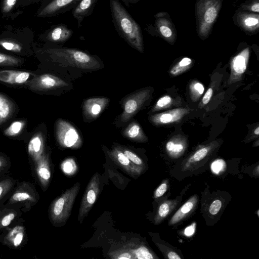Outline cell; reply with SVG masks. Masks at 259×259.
<instances>
[{"label":"cell","mask_w":259,"mask_h":259,"mask_svg":"<svg viewBox=\"0 0 259 259\" xmlns=\"http://www.w3.org/2000/svg\"><path fill=\"white\" fill-rule=\"evenodd\" d=\"M112 21L118 34L131 47L142 53L143 38L141 28L118 0H110Z\"/></svg>","instance_id":"1"},{"label":"cell","mask_w":259,"mask_h":259,"mask_svg":"<svg viewBox=\"0 0 259 259\" xmlns=\"http://www.w3.org/2000/svg\"><path fill=\"white\" fill-rule=\"evenodd\" d=\"M38 51L47 55L53 61L80 69L95 70L100 67L95 57L76 49L47 46Z\"/></svg>","instance_id":"2"},{"label":"cell","mask_w":259,"mask_h":259,"mask_svg":"<svg viewBox=\"0 0 259 259\" xmlns=\"http://www.w3.org/2000/svg\"><path fill=\"white\" fill-rule=\"evenodd\" d=\"M33 30L28 26L5 25L0 33V48L18 54L27 51L32 44Z\"/></svg>","instance_id":"3"},{"label":"cell","mask_w":259,"mask_h":259,"mask_svg":"<svg viewBox=\"0 0 259 259\" xmlns=\"http://www.w3.org/2000/svg\"><path fill=\"white\" fill-rule=\"evenodd\" d=\"M80 187V183L77 182L52 202L49 216L54 225H63L68 220Z\"/></svg>","instance_id":"4"},{"label":"cell","mask_w":259,"mask_h":259,"mask_svg":"<svg viewBox=\"0 0 259 259\" xmlns=\"http://www.w3.org/2000/svg\"><path fill=\"white\" fill-rule=\"evenodd\" d=\"M221 5V0H199L197 3L198 34L202 38H205L209 35Z\"/></svg>","instance_id":"5"},{"label":"cell","mask_w":259,"mask_h":259,"mask_svg":"<svg viewBox=\"0 0 259 259\" xmlns=\"http://www.w3.org/2000/svg\"><path fill=\"white\" fill-rule=\"evenodd\" d=\"M57 140L63 147L78 149L82 144V139L76 129L68 122L58 119L56 124Z\"/></svg>","instance_id":"6"},{"label":"cell","mask_w":259,"mask_h":259,"mask_svg":"<svg viewBox=\"0 0 259 259\" xmlns=\"http://www.w3.org/2000/svg\"><path fill=\"white\" fill-rule=\"evenodd\" d=\"M100 175L96 172L90 180L81 201L77 218L80 223L88 215L95 203L100 193Z\"/></svg>","instance_id":"7"},{"label":"cell","mask_w":259,"mask_h":259,"mask_svg":"<svg viewBox=\"0 0 259 259\" xmlns=\"http://www.w3.org/2000/svg\"><path fill=\"white\" fill-rule=\"evenodd\" d=\"M150 93V90L143 89L133 93L124 100L120 117L122 122L129 121L140 110L149 99Z\"/></svg>","instance_id":"8"},{"label":"cell","mask_w":259,"mask_h":259,"mask_svg":"<svg viewBox=\"0 0 259 259\" xmlns=\"http://www.w3.org/2000/svg\"><path fill=\"white\" fill-rule=\"evenodd\" d=\"M80 0H52L40 6L36 16L39 18H48L57 16L74 8Z\"/></svg>","instance_id":"9"},{"label":"cell","mask_w":259,"mask_h":259,"mask_svg":"<svg viewBox=\"0 0 259 259\" xmlns=\"http://www.w3.org/2000/svg\"><path fill=\"white\" fill-rule=\"evenodd\" d=\"M73 30L66 24L61 23L52 26L40 34L39 38L48 44H61L71 37Z\"/></svg>","instance_id":"10"},{"label":"cell","mask_w":259,"mask_h":259,"mask_svg":"<svg viewBox=\"0 0 259 259\" xmlns=\"http://www.w3.org/2000/svg\"><path fill=\"white\" fill-rule=\"evenodd\" d=\"M28 87L34 91H47L66 87L68 83L61 78L50 74L35 76L28 82Z\"/></svg>","instance_id":"11"},{"label":"cell","mask_w":259,"mask_h":259,"mask_svg":"<svg viewBox=\"0 0 259 259\" xmlns=\"http://www.w3.org/2000/svg\"><path fill=\"white\" fill-rule=\"evenodd\" d=\"M37 196L32 187L27 183H23L14 192L9 202L11 204L19 202L23 203L26 209H29L37 202Z\"/></svg>","instance_id":"12"},{"label":"cell","mask_w":259,"mask_h":259,"mask_svg":"<svg viewBox=\"0 0 259 259\" xmlns=\"http://www.w3.org/2000/svg\"><path fill=\"white\" fill-rule=\"evenodd\" d=\"M250 51L246 48L235 56L230 63L231 73L228 83L231 84L241 80L247 68Z\"/></svg>","instance_id":"13"},{"label":"cell","mask_w":259,"mask_h":259,"mask_svg":"<svg viewBox=\"0 0 259 259\" xmlns=\"http://www.w3.org/2000/svg\"><path fill=\"white\" fill-rule=\"evenodd\" d=\"M190 112L186 108H177L150 116V121L154 124L165 125L178 123Z\"/></svg>","instance_id":"14"},{"label":"cell","mask_w":259,"mask_h":259,"mask_svg":"<svg viewBox=\"0 0 259 259\" xmlns=\"http://www.w3.org/2000/svg\"><path fill=\"white\" fill-rule=\"evenodd\" d=\"M111 159L128 175L136 178L143 170L131 161L119 148L115 147L108 152Z\"/></svg>","instance_id":"15"},{"label":"cell","mask_w":259,"mask_h":259,"mask_svg":"<svg viewBox=\"0 0 259 259\" xmlns=\"http://www.w3.org/2000/svg\"><path fill=\"white\" fill-rule=\"evenodd\" d=\"M109 101V98L105 97L92 98L86 100L83 106L84 115L89 119L97 118L104 110Z\"/></svg>","instance_id":"16"},{"label":"cell","mask_w":259,"mask_h":259,"mask_svg":"<svg viewBox=\"0 0 259 259\" xmlns=\"http://www.w3.org/2000/svg\"><path fill=\"white\" fill-rule=\"evenodd\" d=\"M34 164L38 179L41 187L45 190L49 185L51 177L48 155L44 153Z\"/></svg>","instance_id":"17"},{"label":"cell","mask_w":259,"mask_h":259,"mask_svg":"<svg viewBox=\"0 0 259 259\" xmlns=\"http://www.w3.org/2000/svg\"><path fill=\"white\" fill-rule=\"evenodd\" d=\"M187 140L183 136L177 135L171 137L166 143L165 150L171 158L180 157L187 148Z\"/></svg>","instance_id":"18"},{"label":"cell","mask_w":259,"mask_h":259,"mask_svg":"<svg viewBox=\"0 0 259 259\" xmlns=\"http://www.w3.org/2000/svg\"><path fill=\"white\" fill-rule=\"evenodd\" d=\"M20 0H2L0 10L2 17L7 20H14L23 12Z\"/></svg>","instance_id":"19"},{"label":"cell","mask_w":259,"mask_h":259,"mask_svg":"<svg viewBox=\"0 0 259 259\" xmlns=\"http://www.w3.org/2000/svg\"><path fill=\"white\" fill-rule=\"evenodd\" d=\"M98 0H80L73 8L72 15L76 20L78 27L80 28L83 20L90 16Z\"/></svg>","instance_id":"20"},{"label":"cell","mask_w":259,"mask_h":259,"mask_svg":"<svg viewBox=\"0 0 259 259\" xmlns=\"http://www.w3.org/2000/svg\"><path fill=\"white\" fill-rule=\"evenodd\" d=\"M215 144L210 143L197 149L186 160L183 165V170L194 168L201 161L205 159L212 151Z\"/></svg>","instance_id":"21"},{"label":"cell","mask_w":259,"mask_h":259,"mask_svg":"<svg viewBox=\"0 0 259 259\" xmlns=\"http://www.w3.org/2000/svg\"><path fill=\"white\" fill-rule=\"evenodd\" d=\"M30 73L25 71L0 70V81L9 84H22L29 78Z\"/></svg>","instance_id":"22"},{"label":"cell","mask_w":259,"mask_h":259,"mask_svg":"<svg viewBox=\"0 0 259 259\" xmlns=\"http://www.w3.org/2000/svg\"><path fill=\"white\" fill-rule=\"evenodd\" d=\"M28 151L34 163L44 154V140L41 133L35 134L31 138L28 144Z\"/></svg>","instance_id":"23"},{"label":"cell","mask_w":259,"mask_h":259,"mask_svg":"<svg viewBox=\"0 0 259 259\" xmlns=\"http://www.w3.org/2000/svg\"><path fill=\"white\" fill-rule=\"evenodd\" d=\"M156 26L160 34L168 41H173L176 37V33L170 21L162 17L161 14L156 15Z\"/></svg>","instance_id":"24"},{"label":"cell","mask_w":259,"mask_h":259,"mask_svg":"<svg viewBox=\"0 0 259 259\" xmlns=\"http://www.w3.org/2000/svg\"><path fill=\"white\" fill-rule=\"evenodd\" d=\"M198 201L196 196H193L186 201L174 214L169 222V225L177 224L189 214L195 207Z\"/></svg>","instance_id":"25"},{"label":"cell","mask_w":259,"mask_h":259,"mask_svg":"<svg viewBox=\"0 0 259 259\" xmlns=\"http://www.w3.org/2000/svg\"><path fill=\"white\" fill-rule=\"evenodd\" d=\"M25 235L23 226H17L12 229L4 238V243L12 248H17L22 243Z\"/></svg>","instance_id":"26"},{"label":"cell","mask_w":259,"mask_h":259,"mask_svg":"<svg viewBox=\"0 0 259 259\" xmlns=\"http://www.w3.org/2000/svg\"><path fill=\"white\" fill-rule=\"evenodd\" d=\"M237 21L240 26L248 31H254L258 28V15L247 13H239Z\"/></svg>","instance_id":"27"},{"label":"cell","mask_w":259,"mask_h":259,"mask_svg":"<svg viewBox=\"0 0 259 259\" xmlns=\"http://www.w3.org/2000/svg\"><path fill=\"white\" fill-rule=\"evenodd\" d=\"M127 139L139 142H145L148 139L139 124L135 121L130 123L123 132Z\"/></svg>","instance_id":"28"},{"label":"cell","mask_w":259,"mask_h":259,"mask_svg":"<svg viewBox=\"0 0 259 259\" xmlns=\"http://www.w3.org/2000/svg\"><path fill=\"white\" fill-rule=\"evenodd\" d=\"M13 111V103L7 97L0 93V125L12 116Z\"/></svg>","instance_id":"29"},{"label":"cell","mask_w":259,"mask_h":259,"mask_svg":"<svg viewBox=\"0 0 259 259\" xmlns=\"http://www.w3.org/2000/svg\"><path fill=\"white\" fill-rule=\"evenodd\" d=\"M177 204L174 200H166L162 203L158 209L155 218V223H160L172 211Z\"/></svg>","instance_id":"30"},{"label":"cell","mask_w":259,"mask_h":259,"mask_svg":"<svg viewBox=\"0 0 259 259\" xmlns=\"http://www.w3.org/2000/svg\"><path fill=\"white\" fill-rule=\"evenodd\" d=\"M178 100L169 95H164L158 100L152 109V112H156L173 106H177L179 104Z\"/></svg>","instance_id":"31"},{"label":"cell","mask_w":259,"mask_h":259,"mask_svg":"<svg viewBox=\"0 0 259 259\" xmlns=\"http://www.w3.org/2000/svg\"><path fill=\"white\" fill-rule=\"evenodd\" d=\"M193 61L191 58L184 57L170 69L169 73L172 76L179 75L189 69Z\"/></svg>","instance_id":"32"},{"label":"cell","mask_w":259,"mask_h":259,"mask_svg":"<svg viewBox=\"0 0 259 259\" xmlns=\"http://www.w3.org/2000/svg\"><path fill=\"white\" fill-rule=\"evenodd\" d=\"M130 250L133 258L153 259L156 258L153 252L148 247L144 245H140Z\"/></svg>","instance_id":"33"},{"label":"cell","mask_w":259,"mask_h":259,"mask_svg":"<svg viewBox=\"0 0 259 259\" xmlns=\"http://www.w3.org/2000/svg\"><path fill=\"white\" fill-rule=\"evenodd\" d=\"M189 93L191 100L196 102L204 92L203 85L197 80H193L189 84Z\"/></svg>","instance_id":"34"},{"label":"cell","mask_w":259,"mask_h":259,"mask_svg":"<svg viewBox=\"0 0 259 259\" xmlns=\"http://www.w3.org/2000/svg\"><path fill=\"white\" fill-rule=\"evenodd\" d=\"M17 212L12 209L0 210V229L8 227L15 219Z\"/></svg>","instance_id":"35"},{"label":"cell","mask_w":259,"mask_h":259,"mask_svg":"<svg viewBox=\"0 0 259 259\" xmlns=\"http://www.w3.org/2000/svg\"><path fill=\"white\" fill-rule=\"evenodd\" d=\"M62 171L67 175H74L77 170V166L73 158H69L64 160L61 165Z\"/></svg>","instance_id":"36"},{"label":"cell","mask_w":259,"mask_h":259,"mask_svg":"<svg viewBox=\"0 0 259 259\" xmlns=\"http://www.w3.org/2000/svg\"><path fill=\"white\" fill-rule=\"evenodd\" d=\"M24 124L23 121H15L4 131V134L7 136H16L22 131Z\"/></svg>","instance_id":"37"},{"label":"cell","mask_w":259,"mask_h":259,"mask_svg":"<svg viewBox=\"0 0 259 259\" xmlns=\"http://www.w3.org/2000/svg\"><path fill=\"white\" fill-rule=\"evenodd\" d=\"M123 152L124 155L128 159L137 166L141 167L143 169L144 168L145 164L142 159L138 156L136 153L131 150L123 148H119Z\"/></svg>","instance_id":"38"},{"label":"cell","mask_w":259,"mask_h":259,"mask_svg":"<svg viewBox=\"0 0 259 259\" xmlns=\"http://www.w3.org/2000/svg\"><path fill=\"white\" fill-rule=\"evenodd\" d=\"M21 62V60L18 57L0 53V65H17L20 64Z\"/></svg>","instance_id":"39"},{"label":"cell","mask_w":259,"mask_h":259,"mask_svg":"<svg viewBox=\"0 0 259 259\" xmlns=\"http://www.w3.org/2000/svg\"><path fill=\"white\" fill-rule=\"evenodd\" d=\"M13 185L14 182L9 179L0 182V200L11 190Z\"/></svg>","instance_id":"40"},{"label":"cell","mask_w":259,"mask_h":259,"mask_svg":"<svg viewBox=\"0 0 259 259\" xmlns=\"http://www.w3.org/2000/svg\"><path fill=\"white\" fill-rule=\"evenodd\" d=\"M226 167V163L222 159H217L211 164L210 169L213 174L218 175L222 172Z\"/></svg>","instance_id":"41"},{"label":"cell","mask_w":259,"mask_h":259,"mask_svg":"<svg viewBox=\"0 0 259 259\" xmlns=\"http://www.w3.org/2000/svg\"><path fill=\"white\" fill-rule=\"evenodd\" d=\"M111 257L113 258L121 259V258H133L132 254L130 249H120L111 253Z\"/></svg>","instance_id":"42"},{"label":"cell","mask_w":259,"mask_h":259,"mask_svg":"<svg viewBox=\"0 0 259 259\" xmlns=\"http://www.w3.org/2000/svg\"><path fill=\"white\" fill-rule=\"evenodd\" d=\"M222 206V202L220 199L214 200L210 204L209 212L212 215L217 214L220 210Z\"/></svg>","instance_id":"43"},{"label":"cell","mask_w":259,"mask_h":259,"mask_svg":"<svg viewBox=\"0 0 259 259\" xmlns=\"http://www.w3.org/2000/svg\"><path fill=\"white\" fill-rule=\"evenodd\" d=\"M52 0H20V4L23 8H25L31 4L40 3V6L44 5Z\"/></svg>","instance_id":"44"},{"label":"cell","mask_w":259,"mask_h":259,"mask_svg":"<svg viewBox=\"0 0 259 259\" xmlns=\"http://www.w3.org/2000/svg\"><path fill=\"white\" fill-rule=\"evenodd\" d=\"M167 189V183L166 182H164L156 189L154 193L155 197L158 198L162 196L166 192Z\"/></svg>","instance_id":"45"},{"label":"cell","mask_w":259,"mask_h":259,"mask_svg":"<svg viewBox=\"0 0 259 259\" xmlns=\"http://www.w3.org/2000/svg\"><path fill=\"white\" fill-rule=\"evenodd\" d=\"M212 94V89L211 88H208L202 98L200 106L202 107L204 105L207 104L211 98Z\"/></svg>","instance_id":"46"},{"label":"cell","mask_w":259,"mask_h":259,"mask_svg":"<svg viewBox=\"0 0 259 259\" xmlns=\"http://www.w3.org/2000/svg\"><path fill=\"white\" fill-rule=\"evenodd\" d=\"M195 230L196 223L194 222L185 229L184 233L186 236L191 237L195 233Z\"/></svg>","instance_id":"47"},{"label":"cell","mask_w":259,"mask_h":259,"mask_svg":"<svg viewBox=\"0 0 259 259\" xmlns=\"http://www.w3.org/2000/svg\"><path fill=\"white\" fill-rule=\"evenodd\" d=\"M167 257L169 259H181V257L174 251H169L166 254Z\"/></svg>","instance_id":"48"},{"label":"cell","mask_w":259,"mask_h":259,"mask_svg":"<svg viewBox=\"0 0 259 259\" xmlns=\"http://www.w3.org/2000/svg\"><path fill=\"white\" fill-rule=\"evenodd\" d=\"M247 9L252 12L258 13L259 12V3H258V2H256L252 4L251 5L249 6Z\"/></svg>","instance_id":"49"},{"label":"cell","mask_w":259,"mask_h":259,"mask_svg":"<svg viewBox=\"0 0 259 259\" xmlns=\"http://www.w3.org/2000/svg\"><path fill=\"white\" fill-rule=\"evenodd\" d=\"M7 164L6 158L0 155V170L3 169Z\"/></svg>","instance_id":"50"},{"label":"cell","mask_w":259,"mask_h":259,"mask_svg":"<svg viewBox=\"0 0 259 259\" xmlns=\"http://www.w3.org/2000/svg\"><path fill=\"white\" fill-rule=\"evenodd\" d=\"M140 0H122V1L126 5H128L130 4H135Z\"/></svg>","instance_id":"51"},{"label":"cell","mask_w":259,"mask_h":259,"mask_svg":"<svg viewBox=\"0 0 259 259\" xmlns=\"http://www.w3.org/2000/svg\"><path fill=\"white\" fill-rule=\"evenodd\" d=\"M253 133H254V134L256 136H258V135H259V127L258 125L256 126V127L254 130Z\"/></svg>","instance_id":"52"}]
</instances>
